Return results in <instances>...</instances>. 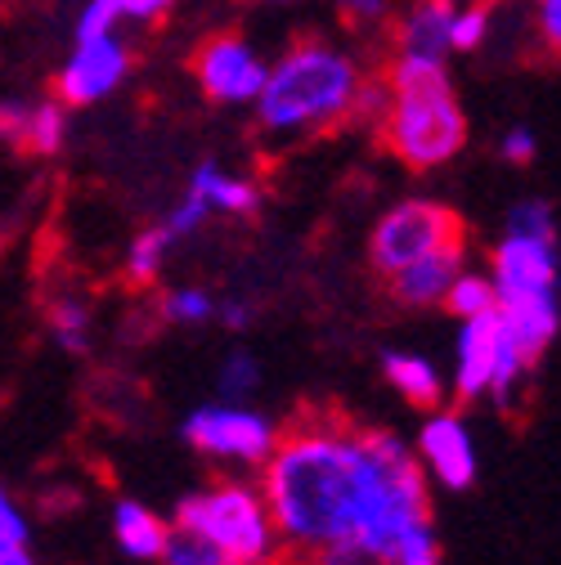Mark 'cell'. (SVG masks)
<instances>
[{
    "instance_id": "5",
    "label": "cell",
    "mask_w": 561,
    "mask_h": 565,
    "mask_svg": "<svg viewBox=\"0 0 561 565\" xmlns=\"http://www.w3.org/2000/svg\"><path fill=\"white\" fill-rule=\"evenodd\" d=\"M171 525L202 534L230 565H278L284 556L261 484L243 476H216L180 493V503L171 508Z\"/></svg>"
},
{
    "instance_id": "35",
    "label": "cell",
    "mask_w": 561,
    "mask_h": 565,
    "mask_svg": "<svg viewBox=\"0 0 561 565\" xmlns=\"http://www.w3.org/2000/svg\"><path fill=\"white\" fill-rule=\"evenodd\" d=\"M265 6H301V0H265Z\"/></svg>"
},
{
    "instance_id": "6",
    "label": "cell",
    "mask_w": 561,
    "mask_h": 565,
    "mask_svg": "<svg viewBox=\"0 0 561 565\" xmlns=\"http://www.w3.org/2000/svg\"><path fill=\"white\" fill-rule=\"evenodd\" d=\"M534 360L521 355V345L504 332L499 310L476 315L458 323L454 337V360H449V395L472 404V399H495L499 408L517 404Z\"/></svg>"
},
{
    "instance_id": "9",
    "label": "cell",
    "mask_w": 561,
    "mask_h": 565,
    "mask_svg": "<svg viewBox=\"0 0 561 565\" xmlns=\"http://www.w3.org/2000/svg\"><path fill=\"white\" fill-rule=\"evenodd\" d=\"M189 73L212 104L234 108V104H256L269 63L239 32H212V36L198 41V50L189 58Z\"/></svg>"
},
{
    "instance_id": "14",
    "label": "cell",
    "mask_w": 561,
    "mask_h": 565,
    "mask_svg": "<svg viewBox=\"0 0 561 565\" xmlns=\"http://www.w3.org/2000/svg\"><path fill=\"white\" fill-rule=\"evenodd\" d=\"M454 14H458V0H413V6L400 14V23H395V50L427 54V58H449Z\"/></svg>"
},
{
    "instance_id": "30",
    "label": "cell",
    "mask_w": 561,
    "mask_h": 565,
    "mask_svg": "<svg viewBox=\"0 0 561 565\" xmlns=\"http://www.w3.org/2000/svg\"><path fill=\"white\" fill-rule=\"evenodd\" d=\"M332 10L350 23V28H378L391 14V0H332Z\"/></svg>"
},
{
    "instance_id": "27",
    "label": "cell",
    "mask_w": 561,
    "mask_h": 565,
    "mask_svg": "<svg viewBox=\"0 0 561 565\" xmlns=\"http://www.w3.org/2000/svg\"><path fill=\"white\" fill-rule=\"evenodd\" d=\"M499 158H504L508 167H530V162L539 158V135H534L526 121L508 126V130L499 135Z\"/></svg>"
},
{
    "instance_id": "4",
    "label": "cell",
    "mask_w": 561,
    "mask_h": 565,
    "mask_svg": "<svg viewBox=\"0 0 561 565\" xmlns=\"http://www.w3.org/2000/svg\"><path fill=\"white\" fill-rule=\"evenodd\" d=\"M382 77L391 86V104L378 121L387 153L409 171L449 167L467 145V108L454 90L449 58L395 50Z\"/></svg>"
},
{
    "instance_id": "16",
    "label": "cell",
    "mask_w": 561,
    "mask_h": 565,
    "mask_svg": "<svg viewBox=\"0 0 561 565\" xmlns=\"http://www.w3.org/2000/svg\"><path fill=\"white\" fill-rule=\"evenodd\" d=\"M184 189L202 193L207 202H212V211H225V216H252V211L261 206V189L243 175H230L221 162H198Z\"/></svg>"
},
{
    "instance_id": "13",
    "label": "cell",
    "mask_w": 561,
    "mask_h": 565,
    "mask_svg": "<svg viewBox=\"0 0 561 565\" xmlns=\"http://www.w3.org/2000/svg\"><path fill=\"white\" fill-rule=\"evenodd\" d=\"M108 534H113V547L126 561L158 565L162 547H167V534H171V516L154 512L149 503H139V499H117L113 512H108Z\"/></svg>"
},
{
    "instance_id": "1",
    "label": "cell",
    "mask_w": 561,
    "mask_h": 565,
    "mask_svg": "<svg viewBox=\"0 0 561 565\" xmlns=\"http://www.w3.org/2000/svg\"><path fill=\"white\" fill-rule=\"evenodd\" d=\"M256 484L293 565H445L432 480L391 427L310 413L284 427Z\"/></svg>"
},
{
    "instance_id": "7",
    "label": "cell",
    "mask_w": 561,
    "mask_h": 565,
    "mask_svg": "<svg viewBox=\"0 0 561 565\" xmlns=\"http://www.w3.org/2000/svg\"><path fill=\"white\" fill-rule=\"evenodd\" d=\"M284 427L256 404L243 399H212L184 413L180 422V440L202 458L230 471H261L265 458L274 454Z\"/></svg>"
},
{
    "instance_id": "22",
    "label": "cell",
    "mask_w": 561,
    "mask_h": 565,
    "mask_svg": "<svg viewBox=\"0 0 561 565\" xmlns=\"http://www.w3.org/2000/svg\"><path fill=\"white\" fill-rule=\"evenodd\" d=\"M489 32H495V10L485 6V0H467V6H458L454 14V36H449V54H476Z\"/></svg>"
},
{
    "instance_id": "15",
    "label": "cell",
    "mask_w": 561,
    "mask_h": 565,
    "mask_svg": "<svg viewBox=\"0 0 561 565\" xmlns=\"http://www.w3.org/2000/svg\"><path fill=\"white\" fill-rule=\"evenodd\" d=\"M382 377L395 386V395L413 408H441V399L449 395V377L436 369V360L417 355V350H382Z\"/></svg>"
},
{
    "instance_id": "28",
    "label": "cell",
    "mask_w": 561,
    "mask_h": 565,
    "mask_svg": "<svg viewBox=\"0 0 561 565\" xmlns=\"http://www.w3.org/2000/svg\"><path fill=\"white\" fill-rule=\"evenodd\" d=\"M117 28H121V19L113 14L108 0H86L77 14V41H99V36H113Z\"/></svg>"
},
{
    "instance_id": "23",
    "label": "cell",
    "mask_w": 561,
    "mask_h": 565,
    "mask_svg": "<svg viewBox=\"0 0 561 565\" xmlns=\"http://www.w3.org/2000/svg\"><path fill=\"white\" fill-rule=\"evenodd\" d=\"M256 386H261V360L252 355V350H230V355L221 360V369H216L221 399H247V395H256Z\"/></svg>"
},
{
    "instance_id": "32",
    "label": "cell",
    "mask_w": 561,
    "mask_h": 565,
    "mask_svg": "<svg viewBox=\"0 0 561 565\" xmlns=\"http://www.w3.org/2000/svg\"><path fill=\"white\" fill-rule=\"evenodd\" d=\"M534 28L548 54H561V0H534Z\"/></svg>"
},
{
    "instance_id": "3",
    "label": "cell",
    "mask_w": 561,
    "mask_h": 565,
    "mask_svg": "<svg viewBox=\"0 0 561 565\" xmlns=\"http://www.w3.org/2000/svg\"><path fill=\"white\" fill-rule=\"evenodd\" d=\"M364 77H369L364 63L350 50L306 32L269 63L265 86L252 104L256 121L265 135H278V139L328 135L356 117V95Z\"/></svg>"
},
{
    "instance_id": "20",
    "label": "cell",
    "mask_w": 561,
    "mask_h": 565,
    "mask_svg": "<svg viewBox=\"0 0 561 565\" xmlns=\"http://www.w3.org/2000/svg\"><path fill=\"white\" fill-rule=\"evenodd\" d=\"M441 310H449L458 323H463V319H476V315H495V310H499L495 282H489V274H485V269H463Z\"/></svg>"
},
{
    "instance_id": "10",
    "label": "cell",
    "mask_w": 561,
    "mask_h": 565,
    "mask_svg": "<svg viewBox=\"0 0 561 565\" xmlns=\"http://www.w3.org/2000/svg\"><path fill=\"white\" fill-rule=\"evenodd\" d=\"M413 458L423 467V476L449 493H463L480 476V449L476 431L458 408H432L423 413V427L413 436Z\"/></svg>"
},
{
    "instance_id": "25",
    "label": "cell",
    "mask_w": 561,
    "mask_h": 565,
    "mask_svg": "<svg viewBox=\"0 0 561 565\" xmlns=\"http://www.w3.org/2000/svg\"><path fill=\"white\" fill-rule=\"evenodd\" d=\"M212 216H216L212 202H207L202 193H193V189H184V198L171 206V216H167L162 225H167V234H171V238H193V234H198L207 221H212Z\"/></svg>"
},
{
    "instance_id": "31",
    "label": "cell",
    "mask_w": 561,
    "mask_h": 565,
    "mask_svg": "<svg viewBox=\"0 0 561 565\" xmlns=\"http://www.w3.org/2000/svg\"><path fill=\"white\" fill-rule=\"evenodd\" d=\"M28 113H32V104H28V99H0V145H10V149H19V145H23Z\"/></svg>"
},
{
    "instance_id": "29",
    "label": "cell",
    "mask_w": 561,
    "mask_h": 565,
    "mask_svg": "<svg viewBox=\"0 0 561 565\" xmlns=\"http://www.w3.org/2000/svg\"><path fill=\"white\" fill-rule=\"evenodd\" d=\"M113 6V14L121 19V23H145V28H154V23H162L171 10H176V0H108Z\"/></svg>"
},
{
    "instance_id": "34",
    "label": "cell",
    "mask_w": 561,
    "mask_h": 565,
    "mask_svg": "<svg viewBox=\"0 0 561 565\" xmlns=\"http://www.w3.org/2000/svg\"><path fill=\"white\" fill-rule=\"evenodd\" d=\"M0 565H41V556L32 547H10V552H0Z\"/></svg>"
},
{
    "instance_id": "24",
    "label": "cell",
    "mask_w": 561,
    "mask_h": 565,
    "mask_svg": "<svg viewBox=\"0 0 561 565\" xmlns=\"http://www.w3.org/2000/svg\"><path fill=\"white\" fill-rule=\"evenodd\" d=\"M158 565H230V561H225L212 543H207L202 534L171 525V534H167V547H162V561H158Z\"/></svg>"
},
{
    "instance_id": "19",
    "label": "cell",
    "mask_w": 561,
    "mask_h": 565,
    "mask_svg": "<svg viewBox=\"0 0 561 565\" xmlns=\"http://www.w3.org/2000/svg\"><path fill=\"white\" fill-rule=\"evenodd\" d=\"M45 328H50V341L67 355H86L91 350V306L82 297H59L50 301L45 310Z\"/></svg>"
},
{
    "instance_id": "26",
    "label": "cell",
    "mask_w": 561,
    "mask_h": 565,
    "mask_svg": "<svg viewBox=\"0 0 561 565\" xmlns=\"http://www.w3.org/2000/svg\"><path fill=\"white\" fill-rule=\"evenodd\" d=\"M10 547H32V516L10 493V484H0V552Z\"/></svg>"
},
{
    "instance_id": "12",
    "label": "cell",
    "mask_w": 561,
    "mask_h": 565,
    "mask_svg": "<svg viewBox=\"0 0 561 565\" xmlns=\"http://www.w3.org/2000/svg\"><path fill=\"white\" fill-rule=\"evenodd\" d=\"M463 269H467V238H458V243H449V247H441L423 260L404 265L400 274H391L387 292L409 310H441Z\"/></svg>"
},
{
    "instance_id": "33",
    "label": "cell",
    "mask_w": 561,
    "mask_h": 565,
    "mask_svg": "<svg viewBox=\"0 0 561 565\" xmlns=\"http://www.w3.org/2000/svg\"><path fill=\"white\" fill-rule=\"evenodd\" d=\"M252 319H256V306L252 301H243V297H221L216 301V323H225L230 332L252 328Z\"/></svg>"
},
{
    "instance_id": "2",
    "label": "cell",
    "mask_w": 561,
    "mask_h": 565,
    "mask_svg": "<svg viewBox=\"0 0 561 565\" xmlns=\"http://www.w3.org/2000/svg\"><path fill=\"white\" fill-rule=\"evenodd\" d=\"M485 274L495 282L504 332L521 345L526 360L539 364L561 332V238L543 198H521L508 206Z\"/></svg>"
},
{
    "instance_id": "17",
    "label": "cell",
    "mask_w": 561,
    "mask_h": 565,
    "mask_svg": "<svg viewBox=\"0 0 561 565\" xmlns=\"http://www.w3.org/2000/svg\"><path fill=\"white\" fill-rule=\"evenodd\" d=\"M171 234L167 225H149V230H139L126 247V282L130 288H154V282L162 278V265L171 256Z\"/></svg>"
},
{
    "instance_id": "21",
    "label": "cell",
    "mask_w": 561,
    "mask_h": 565,
    "mask_svg": "<svg viewBox=\"0 0 561 565\" xmlns=\"http://www.w3.org/2000/svg\"><path fill=\"white\" fill-rule=\"evenodd\" d=\"M216 301L207 288H198V282H184V288H167L162 292V319L167 323H180V328H202L216 319Z\"/></svg>"
},
{
    "instance_id": "18",
    "label": "cell",
    "mask_w": 561,
    "mask_h": 565,
    "mask_svg": "<svg viewBox=\"0 0 561 565\" xmlns=\"http://www.w3.org/2000/svg\"><path fill=\"white\" fill-rule=\"evenodd\" d=\"M63 139H67V108L54 95L50 99H32L19 153H28V158H54L63 149Z\"/></svg>"
},
{
    "instance_id": "8",
    "label": "cell",
    "mask_w": 561,
    "mask_h": 565,
    "mask_svg": "<svg viewBox=\"0 0 561 565\" xmlns=\"http://www.w3.org/2000/svg\"><path fill=\"white\" fill-rule=\"evenodd\" d=\"M458 238H467V230H463V216L454 206H445L436 198H400L395 206L382 211L373 234H369V265L387 282L404 265L423 260V256H432Z\"/></svg>"
},
{
    "instance_id": "11",
    "label": "cell",
    "mask_w": 561,
    "mask_h": 565,
    "mask_svg": "<svg viewBox=\"0 0 561 565\" xmlns=\"http://www.w3.org/2000/svg\"><path fill=\"white\" fill-rule=\"evenodd\" d=\"M130 67H135V50L117 32L99 41H77L54 77V99L63 108H91L130 77Z\"/></svg>"
}]
</instances>
